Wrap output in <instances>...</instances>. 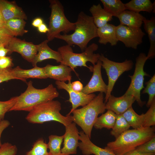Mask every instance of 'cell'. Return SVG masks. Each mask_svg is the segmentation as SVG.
<instances>
[{"mask_svg":"<svg viewBox=\"0 0 155 155\" xmlns=\"http://www.w3.org/2000/svg\"><path fill=\"white\" fill-rule=\"evenodd\" d=\"M155 131L154 127L129 129L115 141L108 142L104 148L116 155H123L150 140L155 136Z\"/></svg>","mask_w":155,"mask_h":155,"instance_id":"cell-1","label":"cell"},{"mask_svg":"<svg viewBox=\"0 0 155 155\" xmlns=\"http://www.w3.org/2000/svg\"><path fill=\"white\" fill-rule=\"evenodd\" d=\"M75 23V29L73 33L60 34L55 38L64 40L70 46L76 45L83 52L87 47L88 42L92 39L98 37L97 28L92 17L83 11L78 14Z\"/></svg>","mask_w":155,"mask_h":155,"instance_id":"cell-2","label":"cell"},{"mask_svg":"<svg viewBox=\"0 0 155 155\" xmlns=\"http://www.w3.org/2000/svg\"><path fill=\"white\" fill-rule=\"evenodd\" d=\"M27 84L26 90L18 96L16 102L9 111L30 112L37 105L52 100L59 96V92L52 84L42 89L35 88L31 81H30Z\"/></svg>","mask_w":155,"mask_h":155,"instance_id":"cell-3","label":"cell"},{"mask_svg":"<svg viewBox=\"0 0 155 155\" xmlns=\"http://www.w3.org/2000/svg\"><path fill=\"white\" fill-rule=\"evenodd\" d=\"M104 99L103 93L100 92L87 104L80 108L75 109L71 113L73 115H68L90 139L92 128L98 115L103 114L106 109Z\"/></svg>","mask_w":155,"mask_h":155,"instance_id":"cell-4","label":"cell"},{"mask_svg":"<svg viewBox=\"0 0 155 155\" xmlns=\"http://www.w3.org/2000/svg\"><path fill=\"white\" fill-rule=\"evenodd\" d=\"M98 48L97 44L93 43L87 47L82 53H77L73 52L71 46L69 45L61 46L58 49V51L61 55L62 58L60 63L71 68L78 78L79 75L75 69L77 67H87L90 71L92 72L93 66H88L86 63L90 62L94 65L98 62L100 54L94 52Z\"/></svg>","mask_w":155,"mask_h":155,"instance_id":"cell-5","label":"cell"},{"mask_svg":"<svg viewBox=\"0 0 155 155\" xmlns=\"http://www.w3.org/2000/svg\"><path fill=\"white\" fill-rule=\"evenodd\" d=\"M61 104L58 100H51L42 103L29 112L26 117L29 122L42 124L51 121L58 122L65 126L72 121L67 115L65 116L60 113Z\"/></svg>","mask_w":155,"mask_h":155,"instance_id":"cell-6","label":"cell"},{"mask_svg":"<svg viewBox=\"0 0 155 155\" xmlns=\"http://www.w3.org/2000/svg\"><path fill=\"white\" fill-rule=\"evenodd\" d=\"M50 7L51 12L49 18L48 28L46 34L47 40L49 42L53 40L62 32L67 34L70 31H74L75 23L70 22L65 16L64 7L57 0H50Z\"/></svg>","mask_w":155,"mask_h":155,"instance_id":"cell-7","label":"cell"},{"mask_svg":"<svg viewBox=\"0 0 155 155\" xmlns=\"http://www.w3.org/2000/svg\"><path fill=\"white\" fill-rule=\"evenodd\" d=\"M148 58L146 54L141 53L136 59L134 73L132 75H129L131 79L130 85L124 94L133 96L138 105L142 107L146 102L142 101L140 97V92L144 88L143 83L144 76H150L144 70V67Z\"/></svg>","mask_w":155,"mask_h":155,"instance_id":"cell-8","label":"cell"},{"mask_svg":"<svg viewBox=\"0 0 155 155\" xmlns=\"http://www.w3.org/2000/svg\"><path fill=\"white\" fill-rule=\"evenodd\" d=\"M99 60L101 62L102 67L105 70L108 78L107 92L104 98L106 103L118 78L125 71L131 69L133 63L131 60L127 59L122 62H116L109 59L102 54L100 55Z\"/></svg>","mask_w":155,"mask_h":155,"instance_id":"cell-9","label":"cell"},{"mask_svg":"<svg viewBox=\"0 0 155 155\" xmlns=\"http://www.w3.org/2000/svg\"><path fill=\"white\" fill-rule=\"evenodd\" d=\"M116 36L118 41L123 42L127 48L137 49L143 42L146 35L141 28H135L119 24L116 26Z\"/></svg>","mask_w":155,"mask_h":155,"instance_id":"cell-10","label":"cell"},{"mask_svg":"<svg viewBox=\"0 0 155 155\" xmlns=\"http://www.w3.org/2000/svg\"><path fill=\"white\" fill-rule=\"evenodd\" d=\"M71 80H69L68 84L64 82L56 81L55 84L59 89H64L67 92L69 98L67 101L72 104V108L67 115H70L72 112L79 106H84L90 102L96 96L95 94H85L82 92H77L72 90L71 88Z\"/></svg>","mask_w":155,"mask_h":155,"instance_id":"cell-11","label":"cell"},{"mask_svg":"<svg viewBox=\"0 0 155 155\" xmlns=\"http://www.w3.org/2000/svg\"><path fill=\"white\" fill-rule=\"evenodd\" d=\"M6 48L9 50L8 54L18 53L24 59L31 63L37 53L36 45L14 37L12 38Z\"/></svg>","mask_w":155,"mask_h":155,"instance_id":"cell-12","label":"cell"},{"mask_svg":"<svg viewBox=\"0 0 155 155\" xmlns=\"http://www.w3.org/2000/svg\"><path fill=\"white\" fill-rule=\"evenodd\" d=\"M76 125L73 122L65 126V131L63 135V147L61 149L62 155H70L77 153L80 135Z\"/></svg>","mask_w":155,"mask_h":155,"instance_id":"cell-13","label":"cell"},{"mask_svg":"<svg viewBox=\"0 0 155 155\" xmlns=\"http://www.w3.org/2000/svg\"><path fill=\"white\" fill-rule=\"evenodd\" d=\"M102 62L99 60L93 67V75L90 81L82 91L83 93L88 94L99 92L106 94L107 85L104 83L102 76Z\"/></svg>","mask_w":155,"mask_h":155,"instance_id":"cell-14","label":"cell"},{"mask_svg":"<svg viewBox=\"0 0 155 155\" xmlns=\"http://www.w3.org/2000/svg\"><path fill=\"white\" fill-rule=\"evenodd\" d=\"M135 101V98L131 95L124 94L117 97L111 94L105 104L106 109L116 115H122L132 107Z\"/></svg>","mask_w":155,"mask_h":155,"instance_id":"cell-15","label":"cell"},{"mask_svg":"<svg viewBox=\"0 0 155 155\" xmlns=\"http://www.w3.org/2000/svg\"><path fill=\"white\" fill-rule=\"evenodd\" d=\"M0 11L5 22L12 19H27L25 12L15 1L0 0Z\"/></svg>","mask_w":155,"mask_h":155,"instance_id":"cell-16","label":"cell"},{"mask_svg":"<svg viewBox=\"0 0 155 155\" xmlns=\"http://www.w3.org/2000/svg\"><path fill=\"white\" fill-rule=\"evenodd\" d=\"M79 140L81 142L79 143L78 147L84 155H116L111 151L101 148L94 144L83 131L79 132Z\"/></svg>","mask_w":155,"mask_h":155,"instance_id":"cell-17","label":"cell"},{"mask_svg":"<svg viewBox=\"0 0 155 155\" xmlns=\"http://www.w3.org/2000/svg\"><path fill=\"white\" fill-rule=\"evenodd\" d=\"M49 41L47 39L39 44L36 45L37 52L32 63V66H36L38 63L47 59L55 60L57 63H61L62 58L61 55L58 51H54L48 46Z\"/></svg>","mask_w":155,"mask_h":155,"instance_id":"cell-18","label":"cell"},{"mask_svg":"<svg viewBox=\"0 0 155 155\" xmlns=\"http://www.w3.org/2000/svg\"><path fill=\"white\" fill-rule=\"evenodd\" d=\"M44 68L47 78L64 82L71 80V72L73 71L68 66L61 64L58 65L48 64Z\"/></svg>","mask_w":155,"mask_h":155,"instance_id":"cell-19","label":"cell"},{"mask_svg":"<svg viewBox=\"0 0 155 155\" xmlns=\"http://www.w3.org/2000/svg\"><path fill=\"white\" fill-rule=\"evenodd\" d=\"M13 75L18 80L26 82V79L29 78L46 79L47 78L44 67H40L35 66L32 69H23L19 66L11 69Z\"/></svg>","mask_w":155,"mask_h":155,"instance_id":"cell-20","label":"cell"},{"mask_svg":"<svg viewBox=\"0 0 155 155\" xmlns=\"http://www.w3.org/2000/svg\"><path fill=\"white\" fill-rule=\"evenodd\" d=\"M116 26L109 23L97 28L99 43L104 45L109 43L112 46L117 45L119 41L116 36Z\"/></svg>","mask_w":155,"mask_h":155,"instance_id":"cell-21","label":"cell"},{"mask_svg":"<svg viewBox=\"0 0 155 155\" xmlns=\"http://www.w3.org/2000/svg\"><path fill=\"white\" fill-rule=\"evenodd\" d=\"M120 24L129 27L140 28L144 20L146 18L140 13L125 10L117 17Z\"/></svg>","mask_w":155,"mask_h":155,"instance_id":"cell-22","label":"cell"},{"mask_svg":"<svg viewBox=\"0 0 155 155\" xmlns=\"http://www.w3.org/2000/svg\"><path fill=\"white\" fill-rule=\"evenodd\" d=\"M89 11L97 28L104 26L113 19V16L105 11L100 4L93 5Z\"/></svg>","mask_w":155,"mask_h":155,"instance_id":"cell-23","label":"cell"},{"mask_svg":"<svg viewBox=\"0 0 155 155\" xmlns=\"http://www.w3.org/2000/svg\"><path fill=\"white\" fill-rule=\"evenodd\" d=\"M124 5L126 10L135 12L155 13V1L152 3L150 0H131Z\"/></svg>","mask_w":155,"mask_h":155,"instance_id":"cell-24","label":"cell"},{"mask_svg":"<svg viewBox=\"0 0 155 155\" xmlns=\"http://www.w3.org/2000/svg\"><path fill=\"white\" fill-rule=\"evenodd\" d=\"M144 28L147 34L150 47L147 56L148 59L154 58L155 55V18L153 17L150 20L146 18L143 21Z\"/></svg>","mask_w":155,"mask_h":155,"instance_id":"cell-25","label":"cell"},{"mask_svg":"<svg viewBox=\"0 0 155 155\" xmlns=\"http://www.w3.org/2000/svg\"><path fill=\"white\" fill-rule=\"evenodd\" d=\"M26 22L23 19H10L4 23V28L12 36H22L28 31L25 29Z\"/></svg>","mask_w":155,"mask_h":155,"instance_id":"cell-26","label":"cell"},{"mask_svg":"<svg viewBox=\"0 0 155 155\" xmlns=\"http://www.w3.org/2000/svg\"><path fill=\"white\" fill-rule=\"evenodd\" d=\"M117 115L113 112L107 110V112L98 117L93 127L97 129L105 128L112 129L115 124Z\"/></svg>","mask_w":155,"mask_h":155,"instance_id":"cell-27","label":"cell"},{"mask_svg":"<svg viewBox=\"0 0 155 155\" xmlns=\"http://www.w3.org/2000/svg\"><path fill=\"white\" fill-rule=\"evenodd\" d=\"M122 115L130 127L133 129H140L143 128L144 114L138 115L135 111L132 106L127 109Z\"/></svg>","mask_w":155,"mask_h":155,"instance_id":"cell-28","label":"cell"},{"mask_svg":"<svg viewBox=\"0 0 155 155\" xmlns=\"http://www.w3.org/2000/svg\"><path fill=\"white\" fill-rule=\"evenodd\" d=\"M103 9L113 16L117 17L126 10L124 3L120 0H101Z\"/></svg>","mask_w":155,"mask_h":155,"instance_id":"cell-29","label":"cell"},{"mask_svg":"<svg viewBox=\"0 0 155 155\" xmlns=\"http://www.w3.org/2000/svg\"><path fill=\"white\" fill-rule=\"evenodd\" d=\"M130 127L122 114L117 115L116 120L111 131V134L116 139L123 133L129 129Z\"/></svg>","mask_w":155,"mask_h":155,"instance_id":"cell-30","label":"cell"},{"mask_svg":"<svg viewBox=\"0 0 155 155\" xmlns=\"http://www.w3.org/2000/svg\"><path fill=\"white\" fill-rule=\"evenodd\" d=\"M63 138V135H52L49 136V141L47 145L49 150V155H62L61 147Z\"/></svg>","mask_w":155,"mask_h":155,"instance_id":"cell-31","label":"cell"},{"mask_svg":"<svg viewBox=\"0 0 155 155\" xmlns=\"http://www.w3.org/2000/svg\"><path fill=\"white\" fill-rule=\"evenodd\" d=\"M47 149V144L42 138H40L34 143L31 149L26 155H49Z\"/></svg>","mask_w":155,"mask_h":155,"instance_id":"cell-32","label":"cell"},{"mask_svg":"<svg viewBox=\"0 0 155 155\" xmlns=\"http://www.w3.org/2000/svg\"><path fill=\"white\" fill-rule=\"evenodd\" d=\"M146 86L142 92V94L147 93L149 95L148 100L146 104L147 107L150 106L153 100L155 98V75L146 83Z\"/></svg>","mask_w":155,"mask_h":155,"instance_id":"cell-33","label":"cell"},{"mask_svg":"<svg viewBox=\"0 0 155 155\" xmlns=\"http://www.w3.org/2000/svg\"><path fill=\"white\" fill-rule=\"evenodd\" d=\"M155 125V98L153 100L150 108L144 114L143 127H151Z\"/></svg>","mask_w":155,"mask_h":155,"instance_id":"cell-34","label":"cell"},{"mask_svg":"<svg viewBox=\"0 0 155 155\" xmlns=\"http://www.w3.org/2000/svg\"><path fill=\"white\" fill-rule=\"evenodd\" d=\"M18 97V96L13 97L5 101H0V121L4 120L5 113L9 112L15 104Z\"/></svg>","mask_w":155,"mask_h":155,"instance_id":"cell-35","label":"cell"},{"mask_svg":"<svg viewBox=\"0 0 155 155\" xmlns=\"http://www.w3.org/2000/svg\"><path fill=\"white\" fill-rule=\"evenodd\" d=\"M135 149L143 153H155V136L150 140L137 147Z\"/></svg>","mask_w":155,"mask_h":155,"instance_id":"cell-36","label":"cell"},{"mask_svg":"<svg viewBox=\"0 0 155 155\" xmlns=\"http://www.w3.org/2000/svg\"><path fill=\"white\" fill-rule=\"evenodd\" d=\"M18 149L16 145L5 142L0 147V155H16Z\"/></svg>","mask_w":155,"mask_h":155,"instance_id":"cell-37","label":"cell"},{"mask_svg":"<svg viewBox=\"0 0 155 155\" xmlns=\"http://www.w3.org/2000/svg\"><path fill=\"white\" fill-rule=\"evenodd\" d=\"M5 29H0V46L7 47L13 37Z\"/></svg>","mask_w":155,"mask_h":155,"instance_id":"cell-38","label":"cell"},{"mask_svg":"<svg viewBox=\"0 0 155 155\" xmlns=\"http://www.w3.org/2000/svg\"><path fill=\"white\" fill-rule=\"evenodd\" d=\"M12 68L0 70V83L4 82L13 80L17 79L14 77L11 72Z\"/></svg>","mask_w":155,"mask_h":155,"instance_id":"cell-39","label":"cell"},{"mask_svg":"<svg viewBox=\"0 0 155 155\" xmlns=\"http://www.w3.org/2000/svg\"><path fill=\"white\" fill-rule=\"evenodd\" d=\"M13 59L10 57L5 56L0 58V70L11 68L13 65Z\"/></svg>","mask_w":155,"mask_h":155,"instance_id":"cell-40","label":"cell"},{"mask_svg":"<svg viewBox=\"0 0 155 155\" xmlns=\"http://www.w3.org/2000/svg\"><path fill=\"white\" fill-rule=\"evenodd\" d=\"M71 88L73 90L77 92H82L83 88L82 84L79 81H76L71 83Z\"/></svg>","mask_w":155,"mask_h":155,"instance_id":"cell-41","label":"cell"},{"mask_svg":"<svg viewBox=\"0 0 155 155\" xmlns=\"http://www.w3.org/2000/svg\"><path fill=\"white\" fill-rule=\"evenodd\" d=\"M10 125L9 121L7 120H3L0 121V147L2 144L1 141V135L3 131Z\"/></svg>","mask_w":155,"mask_h":155,"instance_id":"cell-42","label":"cell"},{"mask_svg":"<svg viewBox=\"0 0 155 155\" xmlns=\"http://www.w3.org/2000/svg\"><path fill=\"white\" fill-rule=\"evenodd\" d=\"M123 155H155V153H143L137 151L135 149L130 151Z\"/></svg>","mask_w":155,"mask_h":155,"instance_id":"cell-43","label":"cell"},{"mask_svg":"<svg viewBox=\"0 0 155 155\" xmlns=\"http://www.w3.org/2000/svg\"><path fill=\"white\" fill-rule=\"evenodd\" d=\"M9 52V50L3 45L0 46V58L6 56Z\"/></svg>","mask_w":155,"mask_h":155,"instance_id":"cell-44","label":"cell"},{"mask_svg":"<svg viewBox=\"0 0 155 155\" xmlns=\"http://www.w3.org/2000/svg\"><path fill=\"white\" fill-rule=\"evenodd\" d=\"M43 23V21L42 19L40 18H37L33 20L32 23V25L34 27L38 28Z\"/></svg>","mask_w":155,"mask_h":155,"instance_id":"cell-45","label":"cell"},{"mask_svg":"<svg viewBox=\"0 0 155 155\" xmlns=\"http://www.w3.org/2000/svg\"><path fill=\"white\" fill-rule=\"evenodd\" d=\"M38 30L40 32L44 33L48 32L49 30L48 28L44 23L38 27Z\"/></svg>","mask_w":155,"mask_h":155,"instance_id":"cell-46","label":"cell"},{"mask_svg":"<svg viewBox=\"0 0 155 155\" xmlns=\"http://www.w3.org/2000/svg\"><path fill=\"white\" fill-rule=\"evenodd\" d=\"M4 23L5 22L0 11V29H5Z\"/></svg>","mask_w":155,"mask_h":155,"instance_id":"cell-47","label":"cell"}]
</instances>
